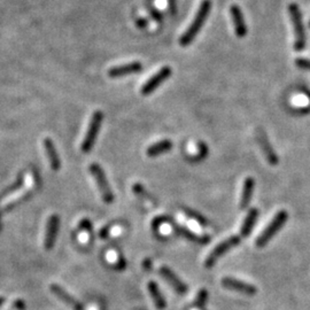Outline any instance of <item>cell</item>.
Returning <instances> with one entry per match:
<instances>
[{"instance_id":"6da1fadb","label":"cell","mask_w":310,"mask_h":310,"mask_svg":"<svg viewBox=\"0 0 310 310\" xmlns=\"http://www.w3.org/2000/svg\"><path fill=\"white\" fill-rule=\"evenodd\" d=\"M210 9H211L210 0H204V1L201 2L200 7H199L193 21H192L191 23V26H188L184 35L181 37V39H180L181 46H187L193 42L194 38L199 33V31H200L202 26H204V23L206 22V20H207L208 15H209Z\"/></svg>"},{"instance_id":"7a4b0ae2","label":"cell","mask_w":310,"mask_h":310,"mask_svg":"<svg viewBox=\"0 0 310 310\" xmlns=\"http://www.w3.org/2000/svg\"><path fill=\"white\" fill-rule=\"evenodd\" d=\"M288 12L293 23V29H294V50L296 52H301L306 47V32L301 11L295 2H292L288 5Z\"/></svg>"},{"instance_id":"3957f363","label":"cell","mask_w":310,"mask_h":310,"mask_svg":"<svg viewBox=\"0 0 310 310\" xmlns=\"http://www.w3.org/2000/svg\"><path fill=\"white\" fill-rule=\"evenodd\" d=\"M287 218H288L287 211L282 210V211H279V213H277V215L274 217V220L269 223L268 227L264 229V231L258 235V239H256V241H255L256 246L260 248L264 247V246L275 237L276 233H277V232L281 230L283 227H284L286 221H287Z\"/></svg>"},{"instance_id":"277c9868","label":"cell","mask_w":310,"mask_h":310,"mask_svg":"<svg viewBox=\"0 0 310 310\" xmlns=\"http://www.w3.org/2000/svg\"><path fill=\"white\" fill-rule=\"evenodd\" d=\"M89 170L91 175H92L94 181H96V184L98 188H99V192L101 194V198L103 200L106 202V204H112L114 201V194L112 188H110V185L107 181V177L105 173H103V168H101L99 164L92 163L89 167Z\"/></svg>"},{"instance_id":"5b68a950","label":"cell","mask_w":310,"mask_h":310,"mask_svg":"<svg viewBox=\"0 0 310 310\" xmlns=\"http://www.w3.org/2000/svg\"><path fill=\"white\" fill-rule=\"evenodd\" d=\"M103 115L100 110H97L94 112V114L92 115V119L90 121L89 128H87L86 134L84 137L83 143H82V152L83 153H89V152L92 150L94 146V143H96L98 133H99L101 124H103Z\"/></svg>"},{"instance_id":"8992f818","label":"cell","mask_w":310,"mask_h":310,"mask_svg":"<svg viewBox=\"0 0 310 310\" xmlns=\"http://www.w3.org/2000/svg\"><path fill=\"white\" fill-rule=\"evenodd\" d=\"M239 244H240V238H239L238 235H232V237L225 239L224 241H222L221 244H218L216 247L210 252V254L207 256V258H206V262H205V267L206 268L214 267L215 263L220 260L225 253H228L230 249L235 247V246H238Z\"/></svg>"},{"instance_id":"52a82bcc","label":"cell","mask_w":310,"mask_h":310,"mask_svg":"<svg viewBox=\"0 0 310 310\" xmlns=\"http://www.w3.org/2000/svg\"><path fill=\"white\" fill-rule=\"evenodd\" d=\"M171 74H173V70H171L170 67H168V66L162 67L159 72L155 74V75L152 76L151 78L144 84L143 87H141V94H144V96H148V94L154 92V91L156 90L161 84H162L163 82H166V80L169 78V77L171 76Z\"/></svg>"},{"instance_id":"ba28073f","label":"cell","mask_w":310,"mask_h":310,"mask_svg":"<svg viewBox=\"0 0 310 310\" xmlns=\"http://www.w3.org/2000/svg\"><path fill=\"white\" fill-rule=\"evenodd\" d=\"M222 285H223L225 288L241 293V294L245 295H255L256 293H258V288H256L255 286L231 277H224L222 279Z\"/></svg>"},{"instance_id":"9c48e42d","label":"cell","mask_w":310,"mask_h":310,"mask_svg":"<svg viewBox=\"0 0 310 310\" xmlns=\"http://www.w3.org/2000/svg\"><path fill=\"white\" fill-rule=\"evenodd\" d=\"M60 227V218L58 215H52L47 221L46 225V232H45V239H44V246L47 251L54 247L56 237H58Z\"/></svg>"},{"instance_id":"30bf717a","label":"cell","mask_w":310,"mask_h":310,"mask_svg":"<svg viewBox=\"0 0 310 310\" xmlns=\"http://www.w3.org/2000/svg\"><path fill=\"white\" fill-rule=\"evenodd\" d=\"M230 14L232 22H233L235 35H237L239 38H244V37L247 35V26H246L245 23V19L244 15H242L240 7H239L238 5H232L230 7Z\"/></svg>"},{"instance_id":"8fae6325","label":"cell","mask_w":310,"mask_h":310,"mask_svg":"<svg viewBox=\"0 0 310 310\" xmlns=\"http://www.w3.org/2000/svg\"><path fill=\"white\" fill-rule=\"evenodd\" d=\"M160 275L169 283L170 286H173V288L178 293V294H185V293L187 292V285L181 282V279L178 277L173 270H170L169 268L161 267Z\"/></svg>"},{"instance_id":"7c38bea8","label":"cell","mask_w":310,"mask_h":310,"mask_svg":"<svg viewBox=\"0 0 310 310\" xmlns=\"http://www.w3.org/2000/svg\"><path fill=\"white\" fill-rule=\"evenodd\" d=\"M169 223L171 224V227H173V229L177 234H180V235H181V237L186 238L187 240L193 241V242H195V244H200V245H206L210 241L209 235H199L197 233H194V232H192L191 230H188V229L181 227V225L177 224V223H175V222L171 221V220L169 221Z\"/></svg>"},{"instance_id":"4fadbf2b","label":"cell","mask_w":310,"mask_h":310,"mask_svg":"<svg viewBox=\"0 0 310 310\" xmlns=\"http://www.w3.org/2000/svg\"><path fill=\"white\" fill-rule=\"evenodd\" d=\"M143 66H141L140 62H130L127 63V65H121L113 67V68L109 69L108 75L112 78H117V77H122L127 75H131V74H136L139 73Z\"/></svg>"},{"instance_id":"5bb4252c","label":"cell","mask_w":310,"mask_h":310,"mask_svg":"<svg viewBox=\"0 0 310 310\" xmlns=\"http://www.w3.org/2000/svg\"><path fill=\"white\" fill-rule=\"evenodd\" d=\"M43 145L44 148H45L46 156L47 159H49L51 168H52V170L58 171L60 168H61V161H60L59 154L58 152H56L54 143H53V140L50 139V138H45L43 141Z\"/></svg>"},{"instance_id":"9a60e30c","label":"cell","mask_w":310,"mask_h":310,"mask_svg":"<svg viewBox=\"0 0 310 310\" xmlns=\"http://www.w3.org/2000/svg\"><path fill=\"white\" fill-rule=\"evenodd\" d=\"M258 140L262 148V151H263L265 157H267V160L269 161V163L272 164V166H276V164L278 163V156H277V154H276L274 148H272L271 144L269 143L265 132L260 131V132L258 133Z\"/></svg>"},{"instance_id":"2e32d148","label":"cell","mask_w":310,"mask_h":310,"mask_svg":"<svg viewBox=\"0 0 310 310\" xmlns=\"http://www.w3.org/2000/svg\"><path fill=\"white\" fill-rule=\"evenodd\" d=\"M51 291H52L53 294H55L58 298L74 308L75 310H83V306L77 301V300L69 294L68 292H66L62 287H60L59 285H51Z\"/></svg>"},{"instance_id":"e0dca14e","label":"cell","mask_w":310,"mask_h":310,"mask_svg":"<svg viewBox=\"0 0 310 310\" xmlns=\"http://www.w3.org/2000/svg\"><path fill=\"white\" fill-rule=\"evenodd\" d=\"M173 146L174 145L169 139L160 140V141H157V143L151 145V146L147 148L146 154H147V156H150V157L159 156V155L161 154H164V153H167V152H169L171 148H173Z\"/></svg>"},{"instance_id":"ac0fdd59","label":"cell","mask_w":310,"mask_h":310,"mask_svg":"<svg viewBox=\"0 0 310 310\" xmlns=\"http://www.w3.org/2000/svg\"><path fill=\"white\" fill-rule=\"evenodd\" d=\"M255 181L252 177H247L244 181V186H242L241 192V199H240V208L246 209L248 207L249 202L252 200L253 192H254Z\"/></svg>"},{"instance_id":"d6986e66","label":"cell","mask_w":310,"mask_h":310,"mask_svg":"<svg viewBox=\"0 0 310 310\" xmlns=\"http://www.w3.org/2000/svg\"><path fill=\"white\" fill-rule=\"evenodd\" d=\"M258 210L256 209V208H253V209L248 211L247 216H246L244 223H242L241 229H240V234L242 235V237H245V238L249 237V234H251L253 228H254V225L256 223V221H258Z\"/></svg>"},{"instance_id":"ffe728a7","label":"cell","mask_w":310,"mask_h":310,"mask_svg":"<svg viewBox=\"0 0 310 310\" xmlns=\"http://www.w3.org/2000/svg\"><path fill=\"white\" fill-rule=\"evenodd\" d=\"M148 291H150V294L153 299L154 305L156 306V308L159 310H164L167 307V302L164 296L162 295V293L160 292L159 286L156 285V283L150 282L148 283Z\"/></svg>"},{"instance_id":"44dd1931","label":"cell","mask_w":310,"mask_h":310,"mask_svg":"<svg viewBox=\"0 0 310 310\" xmlns=\"http://www.w3.org/2000/svg\"><path fill=\"white\" fill-rule=\"evenodd\" d=\"M32 195V192L31 191H26L23 192V193L21 195H19L18 198L14 199V200H11L9 202H7V204L5 205L4 207V211H11L13 208L18 207L19 205H21L22 202H25L26 200H29L30 198H31Z\"/></svg>"},{"instance_id":"7402d4cb","label":"cell","mask_w":310,"mask_h":310,"mask_svg":"<svg viewBox=\"0 0 310 310\" xmlns=\"http://www.w3.org/2000/svg\"><path fill=\"white\" fill-rule=\"evenodd\" d=\"M183 210H184V213H185V215H186L187 217H190L193 221L198 222V223L200 224L201 227H207V225H208V221L206 220V218L202 216L201 214H199L198 211H195L193 209H190V208H186V207H184Z\"/></svg>"},{"instance_id":"603a6c76","label":"cell","mask_w":310,"mask_h":310,"mask_svg":"<svg viewBox=\"0 0 310 310\" xmlns=\"http://www.w3.org/2000/svg\"><path fill=\"white\" fill-rule=\"evenodd\" d=\"M207 300H208V291L206 288H201L200 291L198 292L197 298H195L194 307L197 309L204 308L205 305H206V302H207Z\"/></svg>"},{"instance_id":"cb8c5ba5","label":"cell","mask_w":310,"mask_h":310,"mask_svg":"<svg viewBox=\"0 0 310 310\" xmlns=\"http://www.w3.org/2000/svg\"><path fill=\"white\" fill-rule=\"evenodd\" d=\"M198 148H199L198 152H200V153H199L195 157H192V159H188V160H190V161H200V160L205 159V157L207 156L208 147L206 146V144H204V143H202V141H200V143L198 144Z\"/></svg>"},{"instance_id":"d4e9b609","label":"cell","mask_w":310,"mask_h":310,"mask_svg":"<svg viewBox=\"0 0 310 310\" xmlns=\"http://www.w3.org/2000/svg\"><path fill=\"white\" fill-rule=\"evenodd\" d=\"M295 65L299 67V68L308 70L310 72V60L306 58H298L295 60Z\"/></svg>"},{"instance_id":"484cf974","label":"cell","mask_w":310,"mask_h":310,"mask_svg":"<svg viewBox=\"0 0 310 310\" xmlns=\"http://www.w3.org/2000/svg\"><path fill=\"white\" fill-rule=\"evenodd\" d=\"M79 229L91 233V232H92V223H91V221L87 220V218H84V220L79 222Z\"/></svg>"},{"instance_id":"4316f807","label":"cell","mask_w":310,"mask_h":310,"mask_svg":"<svg viewBox=\"0 0 310 310\" xmlns=\"http://www.w3.org/2000/svg\"><path fill=\"white\" fill-rule=\"evenodd\" d=\"M132 190H133L134 193L140 195V197H147L146 190H145V188L141 186L140 184H134L132 186Z\"/></svg>"},{"instance_id":"83f0119b","label":"cell","mask_w":310,"mask_h":310,"mask_svg":"<svg viewBox=\"0 0 310 310\" xmlns=\"http://www.w3.org/2000/svg\"><path fill=\"white\" fill-rule=\"evenodd\" d=\"M109 230H110V227H108V225H106V227H103V228L100 230V232H99V237H100L101 239L108 238Z\"/></svg>"},{"instance_id":"f1b7e54d","label":"cell","mask_w":310,"mask_h":310,"mask_svg":"<svg viewBox=\"0 0 310 310\" xmlns=\"http://www.w3.org/2000/svg\"><path fill=\"white\" fill-rule=\"evenodd\" d=\"M14 307L19 310H25L26 305H25V302L21 301V300H16V301L14 302Z\"/></svg>"},{"instance_id":"f546056e","label":"cell","mask_w":310,"mask_h":310,"mask_svg":"<svg viewBox=\"0 0 310 310\" xmlns=\"http://www.w3.org/2000/svg\"><path fill=\"white\" fill-rule=\"evenodd\" d=\"M138 26H146V21H145V20H139V23H138Z\"/></svg>"},{"instance_id":"4dcf8cb0","label":"cell","mask_w":310,"mask_h":310,"mask_svg":"<svg viewBox=\"0 0 310 310\" xmlns=\"http://www.w3.org/2000/svg\"><path fill=\"white\" fill-rule=\"evenodd\" d=\"M2 302H4V299H2V298H0V305H1V303H2Z\"/></svg>"},{"instance_id":"1f68e13d","label":"cell","mask_w":310,"mask_h":310,"mask_svg":"<svg viewBox=\"0 0 310 310\" xmlns=\"http://www.w3.org/2000/svg\"><path fill=\"white\" fill-rule=\"evenodd\" d=\"M307 94H308V97L310 98V92H307Z\"/></svg>"},{"instance_id":"d6a6232c","label":"cell","mask_w":310,"mask_h":310,"mask_svg":"<svg viewBox=\"0 0 310 310\" xmlns=\"http://www.w3.org/2000/svg\"><path fill=\"white\" fill-rule=\"evenodd\" d=\"M309 26H310V22H309Z\"/></svg>"}]
</instances>
